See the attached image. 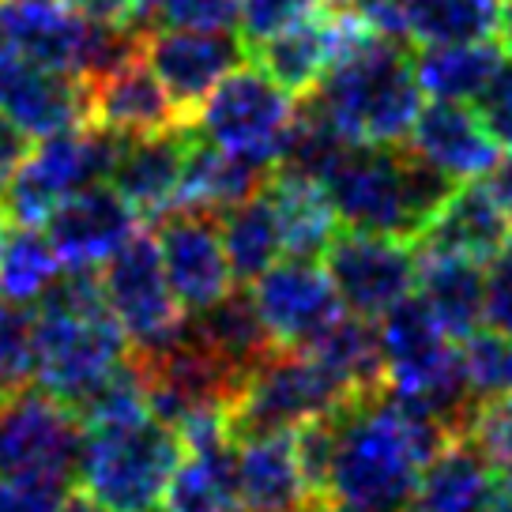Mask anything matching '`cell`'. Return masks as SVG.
Wrapping results in <instances>:
<instances>
[{"label":"cell","instance_id":"obj_44","mask_svg":"<svg viewBox=\"0 0 512 512\" xmlns=\"http://www.w3.org/2000/svg\"><path fill=\"white\" fill-rule=\"evenodd\" d=\"M64 4L80 19L102 23V27H128L140 8V0H64Z\"/></svg>","mask_w":512,"mask_h":512},{"label":"cell","instance_id":"obj_25","mask_svg":"<svg viewBox=\"0 0 512 512\" xmlns=\"http://www.w3.org/2000/svg\"><path fill=\"white\" fill-rule=\"evenodd\" d=\"M272 170V162L238 155V151H223V147L208 144L192 132L185 177H181V189H177V208L223 215L226 208H234V204L264 189Z\"/></svg>","mask_w":512,"mask_h":512},{"label":"cell","instance_id":"obj_48","mask_svg":"<svg viewBox=\"0 0 512 512\" xmlns=\"http://www.w3.org/2000/svg\"><path fill=\"white\" fill-rule=\"evenodd\" d=\"M64 512H110V509H102L95 497L91 494H68V501H64Z\"/></svg>","mask_w":512,"mask_h":512},{"label":"cell","instance_id":"obj_10","mask_svg":"<svg viewBox=\"0 0 512 512\" xmlns=\"http://www.w3.org/2000/svg\"><path fill=\"white\" fill-rule=\"evenodd\" d=\"M106 309L125 332L132 351H151L185 328V309L170 290L155 234L136 230L132 238L98 264Z\"/></svg>","mask_w":512,"mask_h":512},{"label":"cell","instance_id":"obj_22","mask_svg":"<svg viewBox=\"0 0 512 512\" xmlns=\"http://www.w3.org/2000/svg\"><path fill=\"white\" fill-rule=\"evenodd\" d=\"M234 486H238V505L253 512H302L309 501H317L298 464L294 433L238 437Z\"/></svg>","mask_w":512,"mask_h":512},{"label":"cell","instance_id":"obj_45","mask_svg":"<svg viewBox=\"0 0 512 512\" xmlns=\"http://www.w3.org/2000/svg\"><path fill=\"white\" fill-rule=\"evenodd\" d=\"M482 512H512V467H494Z\"/></svg>","mask_w":512,"mask_h":512},{"label":"cell","instance_id":"obj_35","mask_svg":"<svg viewBox=\"0 0 512 512\" xmlns=\"http://www.w3.org/2000/svg\"><path fill=\"white\" fill-rule=\"evenodd\" d=\"M140 31H238V0H140Z\"/></svg>","mask_w":512,"mask_h":512},{"label":"cell","instance_id":"obj_14","mask_svg":"<svg viewBox=\"0 0 512 512\" xmlns=\"http://www.w3.org/2000/svg\"><path fill=\"white\" fill-rule=\"evenodd\" d=\"M155 245H159L170 290L185 313L208 309L234 287L223 234H219V215L192 208L166 211L162 219H155Z\"/></svg>","mask_w":512,"mask_h":512},{"label":"cell","instance_id":"obj_7","mask_svg":"<svg viewBox=\"0 0 512 512\" xmlns=\"http://www.w3.org/2000/svg\"><path fill=\"white\" fill-rule=\"evenodd\" d=\"M83 422L46 388L27 384L0 396V479L76 482L83 456Z\"/></svg>","mask_w":512,"mask_h":512},{"label":"cell","instance_id":"obj_49","mask_svg":"<svg viewBox=\"0 0 512 512\" xmlns=\"http://www.w3.org/2000/svg\"><path fill=\"white\" fill-rule=\"evenodd\" d=\"M302 512H339V509L332 505V501H309Z\"/></svg>","mask_w":512,"mask_h":512},{"label":"cell","instance_id":"obj_5","mask_svg":"<svg viewBox=\"0 0 512 512\" xmlns=\"http://www.w3.org/2000/svg\"><path fill=\"white\" fill-rule=\"evenodd\" d=\"M347 400H354V392L324 362L298 347H275L241 381L226 422L234 441L256 433H294Z\"/></svg>","mask_w":512,"mask_h":512},{"label":"cell","instance_id":"obj_36","mask_svg":"<svg viewBox=\"0 0 512 512\" xmlns=\"http://www.w3.org/2000/svg\"><path fill=\"white\" fill-rule=\"evenodd\" d=\"M460 362L475 400H494L512 392V339L486 328L460 339Z\"/></svg>","mask_w":512,"mask_h":512},{"label":"cell","instance_id":"obj_13","mask_svg":"<svg viewBox=\"0 0 512 512\" xmlns=\"http://www.w3.org/2000/svg\"><path fill=\"white\" fill-rule=\"evenodd\" d=\"M253 305L275 347L305 351L320 332H328L347 309L339 302L336 287L317 260L283 256L264 275L249 283Z\"/></svg>","mask_w":512,"mask_h":512},{"label":"cell","instance_id":"obj_40","mask_svg":"<svg viewBox=\"0 0 512 512\" xmlns=\"http://www.w3.org/2000/svg\"><path fill=\"white\" fill-rule=\"evenodd\" d=\"M475 110H479L482 125L494 132V140L505 151H512V57L505 53L501 68L494 72V80L486 83L475 98Z\"/></svg>","mask_w":512,"mask_h":512},{"label":"cell","instance_id":"obj_24","mask_svg":"<svg viewBox=\"0 0 512 512\" xmlns=\"http://www.w3.org/2000/svg\"><path fill=\"white\" fill-rule=\"evenodd\" d=\"M415 294L456 343L486 324V272L479 260L418 249Z\"/></svg>","mask_w":512,"mask_h":512},{"label":"cell","instance_id":"obj_30","mask_svg":"<svg viewBox=\"0 0 512 512\" xmlns=\"http://www.w3.org/2000/svg\"><path fill=\"white\" fill-rule=\"evenodd\" d=\"M219 234H223L230 275L241 287H249L256 275H264L275 260L287 256L283 226H279V215H275L272 200L264 196V189L234 204V208H226L219 215Z\"/></svg>","mask_w":512,"mask_h":512},{"label":"cell","instance_id":"obj_11","mask_svg":"<svg viewBox=\"0 0 512 512\" xmlns=\"http://www.w3.org/2000/svg\"><path fill=\"white\" fill-rule=\"evenodd\" d=\"M339 302L354 317L377 320L407 294H415L418 245L366 230H339L320 256Z\"/></svg>","mask_w":512,"mask_h":512},{"label":"cell","instance_id":"obj_29","mask_svg":"<svg viewBox=\"0 0 512 512\" xmlns=\"http://www.w3.org/2000/svg\"><path fill=\"white\" fill-rule=\"evenodd\" d=\"M264 196L272 200L279 226H283V249L287 256H302V260H320L328 241L339 234V219L328 196L320 189V181L287 174V170H272Z\"/></svg>","mask_w":512,"mask_h":512},{"label":"cell","instance_id":"obj_46","mask_svg":"<svg viewBox=\"0 0 512 512\" xmlns=\"http://www.w3.org/2000/svg\"><path fill=\"white\" fill-rule=\"evenodd\" d=\"M490 189H494V196L501 200V208L509 211V219H512V155H501V162H497L494 174H490Z\"/></svg>","mask_w":512,"mask_h":512},{"label":"cell","instance_id":"obj_41","mask_svg":"<svg viewBox=\"0 0 512 512\" xmlns=\"http://www.w3.org/2000/svg\"><path fill=\"white\" fill-rule=\"evenodd\" d=\"M486 328L512 339V241L490 260L486 272Z\"/></svg>","mask_w":512,"mask_h":512},{"label":"cell","instance_id":"obj_43","mask_svg":"<svg viewBox=\"0 0 512 512\" xmlns=\"http://www.w3.org/2000/svg\"><path fill=\"white\" fill-rule=\"evenodd\" d=\"M34 136L19 125L12 113L0 110V185L19 170V162L31 155Z\"/></svg>","mask_w":512,"mask_h":512},{"label":"cell","instance_id":"obj_2","mask_svg":"<svg viewBox=\"0 0 512 512\" xmlns=\"http://www.w3.org/2000/svg\"><path fill=\"white\" fill-rule=\"evenodd\" d=\"M460 181L403 144H347L320 189L347 230L418 241Z\"/></svg>","mask_w":512,"mask_h":512},{"label":"cell","instance_id":"obj_9","mask_svg":"<svg viewBox=\"0 0 512 512\" xmlns=\"http://www.w3.org/2000/svg\"><path fill=\"white\" fill-rule=\"evenodd\" d=\"M294 110H298V98H290L256 64L245 61L211 87V95L192 113L189 125L208 144L275 166Z\"/></svg>","mask_w":512,"mask_h":512},{"label":"cell","instance_id":"obj_34","mask_svg":"<svg viewBox=\"0 0 512 512\" xmlns=\"http://www.w3.org/2000/svg\"><path fill=\"white\" fill-rule=\"evenodd\" d=\"M411 46L486 42L497 34L501 0H403Z\"/></svg>","mask_w":512,"mask_h":512},{"label":"cell","instance_id":"obj_38","mask_svg":"<svg viewBox=\"0 0 512 512\" xmlns=\"http://www.w3.org/2000/svg\"><path fill=\"white\" fill-rule=\"evenodd\" d=\"M464 441L479 448L490 467H512V392L475 403L464 426Z\"/></svg>","mask_w":512,"mask_h":512},{"label":"cell","instance_id":"obj_4","mask_svg":"<svg viewBox=\"0 0 512 512\" xmlns=\"http://www.w3.org/2000/svg\"><path fill=\"white\" fill-rule=\"evenodd\" d=\"M181 456H185V445L174 426L147 415L117 430L87 433L76 482L102 509L151 512L162 505Z\"/></svg>","mask_w":512,"mask_h":512},{"label":"cell","instance_id":"obj_37","mask_svg":"<svg viewBox=\"0 0 512 512\" xmlns=\"http://www.w3.org/2000/svg\"><path fill=\"white\" fill-rule=\"evenodd\" d=\"M34 384V309L0 298V396Z\"/></svg>","mask_w":512,"mask_h":512},{"label":"cell","instance_id":"obj_6","mask_svg":"<svg viewBox=\"0 0 512 512\" xmlns=\"http://www.w3.org/2000/svg\"><path fill=\"white\" fill-rule=\"evenodd\" d=\"M121 136L106 128L80 125L46 136L31 147V155L19 162V170L0 185V208L8 223L42 226L49 211L72 192L106 181L117 155Z\"/></svg>","mask_w":512,"mask_h":512},{"label":"cell","instance_id":"obj_15","mask_svg":"<svg viewBox=\"0 0 512 512\" xmlns=\"http://www.w3.org/2000/svg\"><path fill=\"white\" fill-rule=\"evenodd\" d=\"M144 61L170 91L185 121H192L211 87L249 61V49L238 31H147Z\"/></svg>","mask_w":512,"mask_h":512},{"label":"cell","instance_id":"obj_51","mask_svg":"<svg viewBox=\"0 0 512 512\" xmlns=\"http://www.w3.org/2000/svg\"><path fill=\"white\" fill-rule=\"evenodd\" d=\"M151 512H166V509H151Z\"/></svg>","mask_w":512,"mask_h":512},{"label":"cell","instance_id":"obj_26","mask_svg":"<svg viewBox=\"0 0 512 512\" xmlns=\"http://www.w3.org/2000/svg\"><path fill=\"white\" fill-rule=\"evenodd\" d=\"M185 328H189L204 347H211V351L219 354L223 362L241 369L245 377L275 351L272 336H268L264 320L256 313L253 294L241 287V283H234V287L226 290L219 302H211L208 309L189 313Z\"/></svg>","mask_w":512,"mask_h":512},{"label":"cell","instance_id":"obj_47","mask_svg":"<svg viewBox=\"0 0 512 512\" xmlns=\"http://www.w3.org/2000/svg\"><path fill=\"white\" fill-rule=\"evenodd\" d=\"M497 38L501 49L512 57V0H501V19H497Z\"/></svg>","mask_w":512,"mask_h":512},{"label":"cell","instance_id":"obj_18","mask_svg":"<svg viewBox=\"0 0 512 512\" xmlns=\"http://www.w3.org/2000/svg\"><path fill=\"white\" fill-rule=\"evenodd\" d=\"M407 147L452 181L490 177L494 166L501 162V151H505L494 140V132L482 125L475 106L448 102V98L422 102L415 125L407 132Z\"/></svg>","mask_w":512,"mask_h":512},{"label":"cell","instance_id":"obj_28","mask_svg":"<svg viewBox=\"0 0 512 512\" xmlns=\"http://www.w3.org/2000/svg\"><path fill=\"white\" fill-rule=\"evenodd\" d=\"M505 61L501 42H437L418 46L411 53V68L422 87V95L448 98V102H475L479 91L494 80V72Z\"/></svg>","mask_w":512,"mask_h":512},{"label":"cell","instance_id":"obj_20","mask_svg":"<svg viewBox=\"0 0 512 512\" xmlns=\"http://www.w3.org/2000/svg\"><path fill=\"white\" fill-rule=\"evenodd\" d=\"M0 110L12 113L34 140L87 125V95L80 76L23 61L19 53L0 68Z\"/></svg>","mask_w":512,"mask_h":512},{"label":"cell","instance_id":"obj_23","mask_svg":"<svg viewBox=\"0 0 512 512\" xmlns=\"http://www.w3.org/2000/svg\"><path fill=\"white\" fill-rule=\"evenodd\" d=\"M91 23L64 0H0V34L23 61L57 72H80Z\"/></svg>","mask_w":512,"mask_h":512},{"label":"cell","instance_id":"obj_17","mask_svg":"<svg viewBox=\"0 0 512 512\" xmlns=\"http://www.w3.org/2000/svg\"><path fill=\"white\" fill-rule=\"evenodd\" d=\"M42 226L64 268H98L140 230V215L110 181H98L61 200Z\"/></svg>","mask_w":512,"mask_h":512},{"label":"cell","instance_id":"obj_31","mask_svg":"<svg viewBox=\"0 0 512 512\" xmlns=\"http://www.w3.org/2000/svg\"><path fill=\"white\" fill-rule=\"evenodd\" d=\"M234 441L204 448H185L181 464L170 475L162 509L166 512H234Z\"/></svg>","mask_w":512,"mask_h":512},{"label":"cell","instance_id":"obj_19","mask_svg":"<svg viewBox=\"0 0 512 512\" xmlns=\"http://www.w3.org/2000/svg\"><path fill=\"white\" fill-rule=\"evenodd\" d=\"M189 144L192 125L117 144L106 181L125 196V204L140 215V223H155L166 211L177 208V189H181V177H185Z\"/></svg>","mask_w":512,"mask_h":512},{"label":"cell","instance_id":"obj_3","mask_svg":"<svg viewBox=\"0 0 512 512\" xmlns=\"http://www.w3.org/2000/svg\"><path fill=\"white\" fill-rule=\"evenodd\" d=\"M411 46L369 31L302 98L347 144H403L422 110Z\"/></svg>","mask_w":512,"mask_h":512},{"label":"cell","instance_id":"obj_1","mask_svg":"<svg viewBox=\"0 0 512 512\" xmlns=\"http://www.w3.org/2000/svg\"><path fill=\"white\" fill-rule=\"evenodd\" d=\"M456 441L411 403L373 388L336 411L324 501L339 512H403L422 467Z\"/></svg>","mask_w":512,"mask_h":512},{"label":"cell","instance_id":"obj_16","mask_svg":"<svg viewBox=\"0 0 512 512\" xmlns=\"http://www.w3.org/2000/svg\"><path fill=\"white\" fill-rule=\"evenodd\" d=\"M83 95H87V125L106 128L121 140L159 136V132L189 125L185 113L174 106L170 91L144 61V53L102 76L83 80Z\"/></svg>","mask_w":512,"mask_h":512},{"label":"cell","instance_id":"obj_33","mask_svg":"<svg viewBox=\"0 0 512 512\" xmlns=\"http://www.w3.org/2000/svg\"><path fill=\"white\" fill-rule=\"evenodd\" d=\"M61 260L49 245L46 230L27 223L0 226V298L16 305H31L61 275Z\"/></svg>","mask_w":512,"mask_h":512},{"label":"cell","instance_id":"obj_32","mask_svg":"<svg viewBox=\"0 0 512 512\" xmlns=\"http://www.w3.org/2000/svg\"><path fill=\"white\" fill-rule=\"evenodd\" d=\"M305 351L313 354L317 362L336 373L339 381L351 388L354 396L362 392H373V388H384V366H381V343H377V320L354 317V313H343V317L320 332Z\"/></svg>","mask_w":512,"mask_h":512},{"label":"cell","instance_id":"obj_8","mask_svg":"<svg viewBox=\"0 0 512 512\" xmlns=\"http://www.w3.org/2000/svg\"><path fill=\"white\" fill-rule=\"evenodd\" d=\"M128 339L110 313L34 309V384L76 403L128 358Z\"/></svg>","mask_w":512,"mask_h":512},{"label":"cell","instance_id":"obj_21","mask_svg":"<svg viewBox=\"0 0 512 512\" xmlns=\"http://www.w3.org/2000/svg\"><path fill=\"white\" fill-rule=\"evenodd\" d=\"M512 241V219L494 196L490 181H460L448 192L433 223L415 241L418 249H437V253H456L467 260L490 264Z\"/></svg>","mask_w":512,"mask_h":512},{"label":"cell","instance_id":"obj_50","mask_svg":"<svg viewBox=\"0 0 512 512\" xmlns=\"http://www.w3.org/2000/svg\"><path fill=\"white\" fill-rule=\"evenodd\" d=\"M234 512H238V509H234ZM241 512H253V509H241Z\"/></svg>","mask_w":512,"mask_h":512},{"label":"cell","instance_id":"obj_27","mask_svg":"<svg viewBox=\"0 0 512 512\" xmlns=\"http://www.w3.org/2000/svg\"><path fill=\"white\" fill-rule=\"evenodd\" d=\"M490 471L494 467L479 448L456 437L422 467L415 494L403 512H482Z\"/></svg>","mask_w":512,"mask_h":512},{"label":"cell","instance_id":"obj_12","mask_svg":"<svg viewBox=\"0 0 512 512\" xmlns=\"http://www.w3.org/2000/svg\"><path fill=\"white\" fill-rule=\"evenodd\" d=\"M366 34L369 27L358 16L317 4L313 12L290 19L287 27H279L260 42H249L245 49H249V64L279 83L290 98H305L324 80V72Z\"/></svg>","mask_w":512,"mask_h":512},{"label":"cell","instance_id":"obj_42","mask_svg":"<svg viewBox=\"0 0 512 512\" xmlns=\"http://www.w3.org/2000/svg\"><path fill=\"white\" fill-rule=\"evenodd\" d=\"M68 486L0 479V512H64Z\"/></svg>","mask_w":512,"mask_h":512},{"label":"cell","instance_id":"obj_39","mask_svg":"<svg viewBox=\"0 0 512 512\" xmlns=\"http://www.w3.org/2000/svg\"><path fill=\"white\" fill-rule=\"evenodd\" d=\"M320 0H238V31L249 42H260L272 31L287 27L290 19L313 12Z\"/></svg>","mask_w":512,"mask_h":512}]
</instances>
